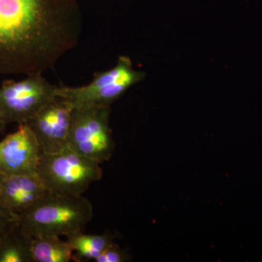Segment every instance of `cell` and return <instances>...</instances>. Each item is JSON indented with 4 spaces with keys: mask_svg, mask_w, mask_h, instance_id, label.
<instances>
[{
    "mask_svg": "<svg viewBox=\"0 0 262 262\" xmlns=\"http://www.w3.org/2000/svg\"><path fill=\"white\" fill-rule=\"evenodd\" d=\"M81 18L50 0H0V75L43 74L78 44Z\"/></svg>",
    "mask_w": 262,
    "mask_h": 262,
    "instance_id": "6da1fadb",
    "label": "cell"
},
{
    "mask_svg": "<svg viewBox=\"0 0 262 262\" xmlns=\"http://www.w3.org/2000/svg\"><path fill=\"white\" fill-rule=\"evenodd\" d=\"M94 216L91 202L82 195L50 193L18 215V222L31 237L67 236L83 232Z\"/></svg>",
    "mask_w": 262,
    "mask_h": 262,
    "instance_id": "7a4b0ae2",
    "label": "cell"
},
{
    "mask_svg": "<svg viewBox=\"0 0 262 262\" xmlns=\"http://www.w3.org/2000/svg\"><path fill=\"white\" fill-rule=\"evenodd\" d=\"M37 174L52 194L82 195L103 175L100 163L67 149L42 154Z\"/></svg>",
    "mask_w": 262,
    "mask_h": 262,
    "instance_id": "3957f363",
    "label": "cell"
},
{
    "mask_svg": "<svg viewBox=\"0 0 262 262\" xmlns=\"http://www.w3.org/2000/svg\"><path fill=\"white\" fill-rule=\"evenodd\" d=\"M108 105L77 106L72 113L67 147L98 163L108 161L115 149Z\"/></svg>",
    "mask_w": 262,
    "mask_h": 262,
    "instance_id": "277c9868",
    "label": "cell"
},
{
    "mask_svg": "<svg viewBox=\"0 0 262 262\" xmlns=\"http://www.w3.org/2000/svg\"><path fill=\"white\" fill-rule=\"evenodd\" d=\"M145 77V72L134 69L129 57L121 56L113 68L95 74L93 80L85 85L59 86L57 96L70 101L75 107L91 104L111 106L112 103Z\"/></svg>",
    "mask_w": 262,
    "mask_h": 262,
    "instance_id": "5b68a950",
    "label": "cell"
},
{
    "mask_svg": "<svg viewBox=\"0 0 262 262\" xmlns=\"http://www.w3.org/2000/svg\"><path fill=\"white\" fill-rule=\"evenodd\" d=\"M58 88L42 74L27 75L21 80H5L0 85V116L7 125L26 124L57 97Z\"/></svg>",
    "mask_w": 262,
    "mask_h": 262,
    "instance_id": "8992f818",
    "label": "cell"
},
{
    "mask_svg": "<svg viewBox=\"0 0 262 262\" xmlns=\"http://www.w3.org/2000/svg\"><path fill=\"white\" fill-rule=\"evenodd\" d=\"M75 106L57 96L27 122L34 133L42 154H56L67 149Z\"/></svg>",
    "mask_w": 262,
    "mask_h": 262,
    "instance_id": "52a82bcc",
    "label": "cell"
},
{
    "mask_svg": "<svg viewBox=\"0 0 262 262\" xmlns=\"http://www.w3.org/2000/svg\"><path fill=\"white\" fill-rule=\"evenodd\" d=\"M40 147L27 124L0 141V174L8 177L37 174Z\"/></svg>",
    "mask_w": 262,
    "mask_h": 262,
    "instance_id": "ba28073f",
    "label": "cell"
},
{
    "mask_svg": "<svg viewBox=\"0 0 262 262\" xmlns=\"http://www.w3.org/2000/svg\"><path fill=\"white\" fill-rule=\"evenodd\" d=\"M50 193L38 174L4 176L2 184V208L18 215Z\"/></svg>",
    "mask_w": 262,
    "mask_h": 262,
    "instance_id": "9c48e42d",
    "label": "cell"
},
{
    "mask_svg": "<svg viewBox=\"0 0 262 262\" xmlns=\"http://www.w3.org/2000/svg\"><path fill=\"white\" fill-rule=\"evenodd\" d=\"M67 242L73 249L75 261H94L108 245L115 241V235L110 232L103 234H84L76 232L67 236Z\"/></svg>",
    "mask_w": 262,
    "mask_h": 262,
    "instance_id": "30bf717a",
    "label": "cell"
},
{
    "mask_svg": "<svg viewBox=\"0 0 262 262\" xmlns=\"http://www.w3.org/2000/svg\"><path fill=\"white\" fill-rule=\"evenodd\" d=\"M32 242L17 222L0 238V262H33Z\"/></svg>",
    "mask_w": 262,
    "mask_h": 262,
    "instance_id": "8fae6325",
    "label": "cell"
},
{
    "mask_svg": "<svg viewBox=\"0 0 262 262\" xmlns=\"http://www.w3.org/2000/svg\"><path fill=\"white\" fill-rule=\"evenodd\" d=\"M32 256L33 262H70L73 249L58 236H42L32 238Z\"/></svg>",
    "mask_w": 262,
    "mask_h": 262,
    "instance_id": "7c38bea8",
    "label": "cell"
},
{
    "mask_svg": "<svg viewBox=\"0 0 262 262\" xmlns=\"http://www.w3.org/2000/svg\"><path fill=\"white\" fill-rule=\"evenodd\" d=\"M130 256L114 241L103 250L94 262H124L129 261Z\"/></svg>",
    "mask_w": 262,
    "mask_h": 262,
    "instance_id": "4fadbf2b",
    "label": "cell"
},
{
    "mask_svg": "<svg viewBox=\"0 0 262 262\" xmlns=\"http://www.w3.org/2000/svg\"><path fill=\"white\" fill-rule=\"evenodd\" d=\"M18 222V215L5 211H0V238Z\"/></svg>",
    "mask_w": 262,
    "mask_h": 262,
    "instance_id": "5bb4252c",
    "label": "cell"
},
{
    "mask_svg": "<svg viewBox=\"0 0 262 262\" xmlns=\"http://www.w3.org/2000/svg\"><path fill=\"white\" fill-rule=\"evenodd\" d=\"M6 122L4 121L2 117L0 116V136L5 134V130H6L7 127Z\"/></svg>",
    "mask_w": 262,
    "mask_h": 262,
    "instance_id": "9a60e30c",
    "label": "cell"
},
{
    "mask_svg": "<svg viewBox=\"0 0 262 262\" xmlns=\"http://www.w3.org/2000/svg\"><path fill=\"white\" fill-rule=\"evenodd\" d=\"M3 178H4V176L0 174V211H3V208H2L1 206V194H2V184H3ZM4 211V210H3Z\"/></svg>",
    "mask_w": 262,
    "mask_h": 262,
    "instance_id": "2e32d148",
    "label": "cell"
}]
</instances>
